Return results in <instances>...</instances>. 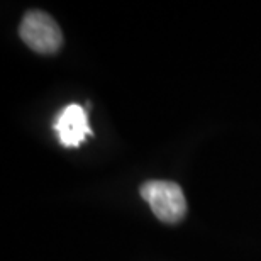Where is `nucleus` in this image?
<instances>
[{
    "label": "nucleus",
    "mask_w": 261,
    "mask_h": 261,
    "mask_svg": "<svg viewBox=\"0 0 261 261\" xmlns=\"http://www.w3.org/2000/svg\"><path fill=\"white\" fill-rule=\"evenodd\" d=\"M141 197L161 222L176 224L185 217L187 200L178 184L166 180H149L141 185Z\"/></svg>",
    "instance_id": "nucleus-1"
},
{
    "label": "nucleus",
    "mask_w": 261,
    "mask_h": 261,
    "mask_svg": "<svg viewBox=\"0 0 261 261\" xmlns=\"http://www.w3.org/2000/svg\"><path fill=\"white\" fill-rule=\"evenodd\" d=\"M19 34L31 49L41 55L56 53L63 43L60 25L43 10H31L25 14L20 22Z\"/></svg>",
    "instance_id": "nucleus-2"
},
{
    "label": "nucleus",
    "mask_w": 261,
    "mask_h": 261,
    "mask_svg": "<svg viewBox=\"0 0 261 261\" xmlns=\"http://www.w3.org/2000/svg\"><path fill=\"white\" fill-rule=\"evenodd\" d=\"M55 130L60 138V143L66 148L80 146L87 136L92 134L87 121V112L78 103H70L58 114Z\"/></svg>",
    "instance_id": "nucleus-3"
}]
</instances>
